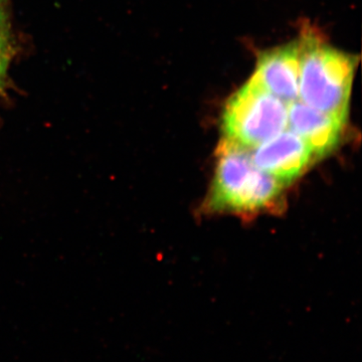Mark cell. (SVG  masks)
Masks as SVG:
<instances>
[{
    "mask_svg": "<svg viewBox=\"0 0 362 362\" xmlns=\"http://www.w3.org/2000/svg\"><path fill=\"white\" fill-rule=\"evenodd\" d=\"M251 156L257 168L283 185L301 175L314 157L309 145L291 130L259 145Z\"/></svg>",
    "mask_w": 362,
    "mask_h": 362,
    "instance_id": "4",
    "label": "cell"
},
{
    "mask_svg": "<svg viewBox=\"0 0 362 362\" xmlns=\"http://www.w3.org/2000/svg\"><path fill=\"white\" fill-rule=\"evenodd\" d=\"M301 52L299 42L264 52L252 78L274 96L290 104L299 100Z\"/></svg>",
    "mask_w": 362,
    "mask_h": 362,
    "instance_id": "5",
    "label": "cell"
},
{
    "mask_svg": "<svg viewBox=\"0 0 362 362\" xmlns=\"http://www.w3.org/2000/svg\"><path fill=\"white\" fill-rule=\"evenodd\" d=\"M9 45L7 33L2 20H0V86L4 83L8 66Z\"/></svg>",
    "mask_w": 362,
    "mask_h": 362,
    "instance_id": "7",
    "label": "cell"
},
{
    "mask_svg": "<svg viewBox=\"0 0 362 362\" xmlns=\"http://www.w3.org/2000/svg\"><path fill=\"white\" fill-rule=\"evenodd\" d=\"M298 42L301 52L299 99L346 122L356 57L324 45L310 32L305 33Z\"/></svg>",
    "mask_w": 362,
    "mask_h": 362,
    "instance_id": "1",
    "label": "cell"
},
{
    "mask_svg": "<svg viewBox=\"0 0 362 362\" xmlns=\"http://www.w3.org/2000/svg\"><path fill=\"white\" fill-rule=\"evenodd\" d=\"M249 151L230 140L221 143L209 209L255 213L278 201L283 183L257 168Z\"/></svg>",
    "mask_w": 362,
    "mask_h": 362,
    "instance_id": "2",
    "label": "cell"
},
{
    "mask_svg": "<svg viewBox=\"0 0 362 362\" xmlns=\"http://www.w3.org/2000/svg\"><path fill=\"white\" fill-rule=\"evenodd\" d=\"M344 124L299 100L288 104L290 130L309 145L314 156H325L335 148Z\"/></svg>",
    "mask_w": 362,
    "mask_h": 362,
    "instance_id": "6",
    "label": "cell"
},
{
    "mask_svg": "<svg viewBox=\"0 0 362 362\" xmlns=\"http://www.w3.org/2000/svg\"><path fill=\"white\" fill-rule=\"evenodd\" d=\"M0 20H4V0H0Z\"/></svg>",
    "mask_w": 362,
    "mask_h": 362,
    "instance_id": "8",
    "label": "cell"
},
{
    "mask_svg": "<svg viewBox=\"0 0 362 362\" xmlns=\"http://www.w3.org/2000/svg\"><path fill=\"white\" fill-rule=\"evenodd\" d=\"M288 125V104L252 78L226 102L223 114L225 139L245 148H256Z\"/></svg>",
    "mask_w": 362,
    "mask_h": 362,
    "instance_id": "3",
    "label": "cell"
}]
</instances>
